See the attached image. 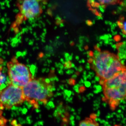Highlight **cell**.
Returning <instances> with one entry per match:
<instances>
[{
  "label": "cell",
  "mask_w": 126,
  "mask_h": 126,
  "mask_svg": "<svg viewBox=\"0 0 126 126\" xmlns=\"http://www.w3.org/2000/svg\"><path fill=\"white\" fill-rule=\"evenodd\" d=\"M119 25L121 29L122 30L123 33L126 35V21H124L123 23H120Z\"/></svg>",
  "instance_id": "cell-10"
},
{
  "label": "cell",
  "mask_w": 126,
  "mask_h": 126,
  "mask_svg": "<svg viewBox=\"0 0 126 126\" xmlns=\"http://www.w3.org/2000/svg\"><path fill=\"white\" fill-rule=\"evenodd\" d=\"M7 65L9 79L12 84L23 88L32 79L29 68L19 63L15 56L7 63Z\"/></svg>",
  "instance_id": "cell-3"
},
{
  "label": "cell",
  "mask_w": 126,
  "mask_h": 126,
  "mask_svg": "<svg viewBox=\"0 0 126 126\" xmlns=\"http://www.w3.org/2000/svg\"><path fill=\"white\" fill-rule=\"evenodd\" d=\"M122 126L121 125H120V124H115L114 126Z\"/></svg>",
  "instance_id": "cell-16"
},
{
  "label": "cell",
  "mask_w": 126,
  "mask_h": 126,
  "mask_svg": "<svg viewBox=\"0 0 126 126\" xmlns=\"http://www.w3.org/2000/svg\"><path fill=\"white\" fill-rule=\"evenodd\" d=\"M64 66L65 69H68L71 67H74L75 65L70 61H68L64 63Z\"/></svg>",
  "instance_id": "cell-9"
},
{
  "label": "cell",
  "mask_w": 126,
  "mask_h": 126,
  "mask_svg": "<svg viewBox=\"0 0 126 126\" xmlns=\"http://www.w3.org/2000/svg\"><path fill=\"white\" fill-rule=\"evenodd\" d=\"M76 59H77V60L79 59V57H78V56H76Z\"/></svg>",
  "instance_id": "cell-18"
},
{
  "label": "cell",
  "mask_w": 126,
  "mask_h": 126,
  "mask_svg": "<svg viewBox=\"0 0 126 126\" xmlns=\"http://www.w3.org/2000/svg\"><path fill=\"white\" fill-rule=\"evenodd\" d=\"M39 1H45L47 0H38Z\"/></svg>",
  "instance_id": "cell-17"
},
{
  "label": "cell",
  "mask_w": 126,
  "mask_h": 126,
  "mask_svg": "<svg viewBox=\"0 0 126 126\" xmlns=\"http://www.w3.org/2000/svg\"><path fill=\"white\" fill-rule=\"evenodd\" d=\"M22 89L25 101L36 108L38 107L39 102L46 104L55 90L48 79L43 78L32 79Z\"/></svg>",
  "instance_id": "cell-1"
},
{
  "label": "cell",
  "mask_w": 126,
  "mask_h": 126,
  "mask_svg": "<svg viewBox=\"0 0 126 126\" xmlns=\"http://www.w3.org/2000/svg\"><path fill=\"white\" fill-rule=\"evenodd\" d=\"M85 90V89L84 87H81L80 88V89H79V92H83Z\"/></svg>",
  "instance_id": "cell-12"
},
{
  "label": "cell",
  "mask_w": 126,
  "mask_h": 126,
  "mask_svg": "<svg viewBox=\"0 0 126 126\" xmlns=\"http://www.w3.org/2000/svg\"><path fill=\"white\" fill-rule=\"evenodd\" d=\"M101 4L104 5H115L119 3L121 0H97Z\"/></svg>",
  "instance_id": "cell-7"
},
{
  "label": "cell",
  "mask_w": 126,
  "mask_h": 126,
  "mask_svg": "<svg viewBox=\"0 0 126 126\" xmlns=\"http://www.w3.org/2000/svg\"><path fill=\"white\" fill-rule=\"evenodd\" d=\"M97 116L94 113L90 115L79 122L78 126H99V123L96 121Z\"/></svg>",
  "instance_id": "cell-6"
},
{
  "label": "cell",
  "mask_w": 126,
  "mask_h": 126,
  "mask_svg": "<svg viewBox=\"0 0 126 126\" xmlns=\"http://www.w3.org/2000/svg\"><path fill=\"white\" fill-rule=\"evenodd\" d=\"M85 84L86 87H89L90 86V83L89 82H85Z\"/></svg>",
  "instance_id": "cell-13"
},
{
  "label": "cell",
  "mask_w": 126,
  "mask_h": 126,
  "mask_svg": "<svg viewBox=\"0 0 126 126\" xmlns=\"http://www.w3.org/2000/svg\"><path fill=\"white\" fill-rule=\"evenodd\" d=\"M1 69L0 68V86L5 82L6 79L5 75L1 72Z\"/></svg>",
  "instance_id": "cell-8"
},
{
  "label": "cell",
  "mask_w": 126,
  "mask_h": 126,
  "mask_svg": "<svg viewBox=\"0 0 126 126\" xmlns=\"http://www.w3.org/2000/svg\"><path fill=\"white\" fill-rule=\"evenodd\" d=\"M93 59V69L97 76L106 80L116 73L121 72L125 66L122 65L118 56L108 51L99 52L95 50Z\"/></svg>",
  "instance_id": "cell-2"
},
{
  "label": "cell",
  "mask_w": 126,
  "mask_h": 126,
  "mask_svg": "<svg viewBox=\"0 0 126 126\" xmlns=\"http://www.w3.org/2000/svg\"><path fill=\"white\" fill-rule=\"evenodd\" d=\"M93 61V59L92 58H90L88 60L89 63H92Z\"/></svg>",
  "instance_id": "cell-14"
},
{
  "label": "cell",
  "mask_w": 126,
  "mask_h": 126,
  "mask_svg": "<svg viewBox=\"0 0 126 126\" xmlns=\"http://www.w3.org/2000/svg\"><path fill=\"white\" fill-rule=\"evenodd\" d=\"M25 101L22 88L11 83L0 91V108L10 109L20 106Z\"/></svg>",
  "instance_id": "cell-4"
},
{
  "label": "cell",
  "mask_w": 126,
  "mask_h": 126,
  "mask_svg": "<svg viewBox=\"0 0 126 126\" xmlns=\"http://www.w3.org/2000/svg\"><path fill=\"white\" fill-rule=\"evenodd\" d=\"M68 82L70 85H74L75 83V81L73 79H71L68 80Z\"/></svg>",
  "instance_id": "cell-11"
},
{
  "label": "cell",
  "mask_w": 126,
  "mask_h": 126,
  "mask_svg": "<svg viewBox=\"0 0 126 126\" xmlns=\"http://www.w3.org/2000/svg\"><path fill=\"white\" fill-rule=\"evenodd\" d=\"M77 75L76 74L74 75L72 77H73V79L76 78H77Z\"/></svg>",
  "instance_id": "cell-15"
},
{
  "label": "cell",
  "mask_w": 126,
  "mask_h": 126,
  "mask_svg": "<svg viewBox=\"0 0 126 126\" xmlns=\"http://www.w3.org/2000/svg\"><path fill=\"white\" fill-rule=\"evenodd\" d=\"M21 13L26 19L38 17L42 12L38 0H23L20 6Z\"/></svg>",
  "instance_id": "cell-5"
}]
</instances>
